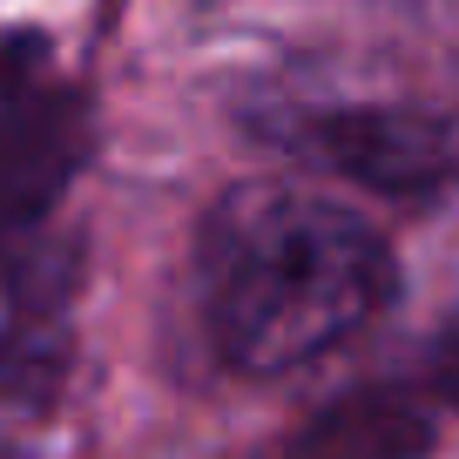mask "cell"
<instances>
[{
  "instance_id": "1",
  "label": "cell",
  "mask_w": 459,
  "mask_h": 459,
  "mask_svg": "<svg viewBox=\"0 0 459 459\" xmlns=\"http://www.w3.org/2000/svg\"><path fill=\"white\" fill-rule=\"evenodd\" d=\"M392 298V250L359 210L244 183L203 230V311L237 372H298Z\"/></svg>"
},
{
  "instance_id": "2",
  "label": "cell",
  "mask_w": 459,
  "mask_h": 459,
  "mask_svg": "<svg viewBox=\"0 0 459 459\" xmlns=\"http://www.w3.org/2000/svg\"><path fill=\"white\" fill-rule=\"evenodd\" d=\"M88 95L41 34H0V223H41L88 162Z\"/></svg>"
},
{
  "instance_id": "3",
  "label": "cell",
  "mask_w": 459,
  "mask_h": 459,
  "mask_svg": "<svg viewBox=\"0 0 459 459\" xmlns=\"http://www.w3.org/2000/svg\"><path fill=\"white\" fill-rule=\"evenodd\" d=\"M74 244L41 223H0V405L41 412L74 351Z\"/></svg>"
},
{
  "instance_id": "4",
  "label": "cell",
  "mask_w": 459,
  "mask_h": 459,
  "mask_svg": "<svg viewBox=\"0 0 459 459\" xmlns=\"http://www.w3.org/2000/svg\"><path fill=\"white\" fill-rule=\"evenodd\" d=\"M290 143L331 176L378 196H446L459 189V115L453 108H331L304 115Z\"/></svg>"
},
{
  "instance_id": "5",
  "label": "cell",
  "mask_w": 459,
  "mask_h": 459,
  "mask_svg": "<svg viewBox=\"0 0 459 459\" xmlns=\"http://www.w3.org/2000/svg\"><path fill=\"white\" fill-rule=\"evenodd\" d=\"M304 446H331V453H392V446H426L432 426L392 392H359V399H338L317 426L298 432Z\"/></svg>"
},
{
  "instance_id": "6",
  "label": "cell",
  "mask_w": 459,
  "mask_h": 459,
  "mask_svg": "<svg viewBox=\"0 0 459 459\" xmlns=\"http://www.w3.org/2000/svg\"><path fill=\"white\" fill-rule=\"evenodd\" d=\"M426 385H432V399L459 405V317L439 325V338L426 344Z\"/></svg>"
}]
</instances>
